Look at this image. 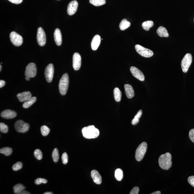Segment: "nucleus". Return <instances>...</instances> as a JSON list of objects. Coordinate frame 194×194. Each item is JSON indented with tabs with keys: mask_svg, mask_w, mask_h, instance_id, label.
<instances>
[{
	"mask_svg": "<svg viewBox=\"0 0 194 194\" xmlns=\"http://www.w3.org/2000/svg\"><path fill=\"white\" fill-rule=\"evenodd\" d=\"M115 177L118 181H120L123 177V173L121 169H117L115 172Z\"/></svg>",
	"mask_w": 194,
	"mask_h": 194,
	"instance_id": "28",
	"label": "nucleus"
},
{
	"mask_svg": "<svg viewBox=\"0 0 194 194\" xmlns=\"http://www.w3.org/2000/svg\"><path fill=\"white\" fill-rule=\"evenodd\" d=\"M25 79H26V80L27 81H29V80H30V78L28 77H26V78H25Z\"/></svg>",
	"mask_w": 194,
	"mask_h": 194,
	"instance_id": "46",
	"label": "nucleus"
},
{
	"mask_svg": "<svg viewBox=\"0 0 194 194\" xmlns=\"http://www.w3.org/2000/svg\"><path fill=\"white\" fill-rule=\"evenodd\" d=\"M131 26L130 22L127 21L126 19L122 20L119 24L120 29L121 30H124Z\"/></svg>",
	"mask_w": 194,
	"mask_h": 194,
	"instance_id": "24",
	"label": "nucleus"
},
{
	"mask_svg": "<svg viewBox=\"0 0 194 194\" xmlns=\"http://www.w3.org/2000/svg\"><path fill=\"white\" fill-rule=\"evenodd\" d=\"M154 25V22L152 21H147L143 22L142 23V26L145 30L149 31L150 28L153 26Z\"/></svg>",
	"mask_w": 194,
	"mask_h": 194,
	"instance_id": "26",
	"label": "nucleus"
},
{
	"mask_svg": "<svg viewBox=\"0 0 194 194\" xmlns=\"http://www.w3.org/2000/svg\"><path fill=\"white\" fill-rule=\"evenodd\" d=\"M81 65V58L80 55L77 53H74L73 57V66L75 71L80 69Z\"/></svg>",
	"mask_w": 194,
	"mask_h": 194,
	"instance_id": "13",
	"label": "nucleus"
},
{
	"mask_svg": "<svg viewBox=\"0 0 194 194\" xmlns=\"http://www.w3.org/2000/svg\"><path fill=\"white\" fill-rule=\"evenodd\" d=\"M82 132L84 137L87 139L95 138L100 134V132L94 125H90L82 129Z\"/></svg>",
	"mask_w": 194,
	"mask_h": 194,
	"instance_id": "2",
	"label": "nucleus"
},
{
	"mask_svg": "<svg viewBox=\"0 0 194 194\" xmlns=\"http://www.w3.org/2000/svg\"><path fill=\"white\" fill-rule=\"evenodd\" d=\"M34 155L35 157L38 160H41L43 158L42 152L39 149H36L34 152Z\"/></svg>",
	"mask_w": 194,
	"mask_h": 194,
	"instance_id": "33",
	"label": "nucleus"
},
{
	"mask_svg": "<svg viewBox=\"0 0 194 194\" xmlns=\"http://www.w3.org/2000/svg\"><path fill=\"white\" fill-rule=\"evenodd\" d=\"M189 136L191 140L194 143V128L189 131Z\"/></svg>",
	"mask_w": 194,
	"mask_h": 194,
	"instance_id": "38",
	"label": "nucleus"
},
{
	"mask_svg": "<svg viewBox=\"0 0 194 194\" xmlns=\"http://www.w3.org/2000/svg\"><path fill=\"white\" fill-rule=\"evenodd\" d=\"M13 189L14 193L20 194L24 190L25 187L21 184H18L14 186Z\"/></svg>",
	"mask_w": 194,
	"mask_h": 194,
	"instance_id": "25",
	"label": "nucleus"
},
{
	"mask_svg": "<svg viewBox=\"0 0 194 194\" xmlns=\"http://www.w3.org/2000/svg\"><path fill=\"white\" fill-rule=\"evenodd\" d=\"M91 176L95 183L100 184L102 183V178L97 170H94L91 172Z\"/></svg>",
	"mask_w": 194,
	"mask_h": 194,
	"instance_id": "18",
	"label": "nucleus"
},
{
	"mask_svg": "<svg viewBox=\"0 0 194 194\" xmlns=\"http://www.w3.org/2000/svg\"><path fill=\"white\" fill-rule=\"evenodd\" d=\"M69 77L67 73L62 75L59 83V88L62 95H64L67 92L69 85Z\"/></svg>",
	"mask_w": 194,
	"mask_h": 194,
	"instance_id": "3",
	"label": "nucleus"
},
{
	"mask_svg": "<svg viewBox=\"0 0 194 194\" xmlns=\"http://www.w3.org/2000/svg\"><path fill=\"white\" fill-rule=\"evenodd\" d=\"M23 168V164L21 162L16 163L13 166L12 169L14 171H16L19 170Z\"/></svg>",
	"mask_w": 194,
	"mask_h": 194,
	"instance_id": "35",
	"label": "nucleus"
},
{
	"mask_svg": "<svg viewBox=\"0 0 194 194\" xmlns=\"http://www.w3.org/2000/svg\"><path fill=\"white\" fill-rule=\"evenodd\" d=\"M8 1L12 3L18 4L21 3L23 2V0H8Z\"/></svg>",
	"mask_w": 194,
	"mask_h": 194,
	"instance_id": "41",
	"label": "nucleus"
},
{
	"mask_svg": "<svg viewBox=\"0 0 194 194\" xmlns=\"http://www.w3.org/2000/svg\"><path fill=\"white\" fill-rule=\"evenodd\" d=\"M14 128L17 132L24 133L28 131L29 126L27 123L22 120H19L16 121L15 123Z\"/></svg>",
	"mask_w": 194,
	"mask_h": 194,
	"instance_id": "7",
	"label": "nucleus"
},
{
	"mask_svg": "<svg viewBox=\"0 0 194 194\" xmlns=\"http://www.w3.org/2000/svg\"><path fill=\"white\" fill-rule=\"evenodd\" d=\"M136 51L143 57L149 58L153 56V52L149 49L145 48L142 46L137 44L135 47Z\"/></svg>",
	"mask_w": 194,
	"mask_h": 194,
	"instance_id": "6",
	"label": "nucleus"
},
{
	"mask_svg": "<svg viewBox=\"0 0 194 194\" xmlns=\"http://www.w3.org/2000/svg\"><path fill=\"white\" fill-rule=\"evenodd\" d=\"M188 181L190 185L194 187V176H190L188 179Z\"/></svg>",
	"mask_w": 194,
	"mask_h": 194,
	"instance_id": "39",
	"label": "nucleus"
},
{
	"mask_svg": "<svg viewBox=\"0 0 194 194\" xmlns=\"http://www.w3.org/2000/svg\"><path fill=\"white\" fill-rule=\"evenodd\" d=\"M121 95L122 94L119 88L117 87L115 88L114 90V96L115 100L117 102H119L121 101Z\"/></svg>",
	"mask_w": 194,
	"mask_h": 194,
	"instance_id": "23",
	"label": "nucleus"
},
{
	"mask_svg": "<svg viewBox=\"0 0 194 194\" xmlns=\"http://www.w3.org/2000/svg\"><path fill=\"white\" fill-rule=\"evenodd\" d=\"M54 38L56 45L58 46H60L62 43V36L61 32L58 28L56 29L55 30Z\"/></svg>",
	"mask_w": 194,
	"mask_h": 194,
	"instance_id": "20",
	"label": "nucleus"
},
{
	"mask_svg": "<svg viewBox=\"0 0 194 194\" xmlns=\"http://www.w3.org/2000/svg\"><path fill=\"white\" fill-rule=\"evenodd\" d=\"M44 194H53V193L51 192H46L44 193Z\"/></svg>",
	"mask_w": 194,
	"mask_h": 194,
	"instance_id": "45",
	"label": "nucleus"
},
{
	"mask_svg": "<svg viewBox=\"0 0 194 194\" xmlns=\"http://www.w3.org/2000/svg\"><path fill=\"white\" fill-rule=\"evenodd\" d=\"M12 152V149L11 148L5 147L0 149V153L6 156H8L11 155Z\"/></svg>",
	"mask_w": 194,
	"mask_h": 194,
	"instance_id": "29",
	"label": "nucleus"
},
{
	"mask_svg": "<svg viewBox=\"0 0 194 194\" xmlns=\"http://www.w3.org/2000/svg\"><path fill=\"white\" fill-rule=\"evenodd\" d=\"M20 101L25 102L32 97L31 93L29 91H25L23 93H19L17 95Z\"/></svg>",
	"mask_w": 194,
	"mask_h": 194,
	"instance_id": "16",
	"label": "nucleus"
},
{
	"mask_svg": "<svg viewBox=\"0 0 194 194\" xmlns=\"http://www.w3.org/2000/svg\"><path fill=\"white\" fill-rule=\"evenodd\" d=\"M147 145L146 142H143L136 149L135 158L136 160L140 161L143 159L146 152Z\"/></svg>",
	"mask_w": 194,
	"mask_h": 194,
	"instance_id": "4",
	"label": "nucleus"
},
{
	"mask_svg": "<svg viewBox=\"0 0 194 194\" xmlns=\"http://www.w3.org/2000/svg\"><path fill=\"white\" fill-rule=\"evenodd\" d=\"M58 1H59V0H58Z\"/></svg>",
	"mask_w": 194,
	"mask_h": 194,
	"instance_id": "48",
	"label": "nucleus"
},
{
	"mask_svg": "<svg viewBox=\"0 0 194 194\" xmlns=\"http://www.w3.org/2000/svg\"><path fill=\"white\" fill-rule=\"evenodd\" d=\"M52 158L54 162H57L58 161L59 159V154L58 149H55L53 150L52 153Z\"/></svg>",
	"mask_w": 194,
	"mask_h": 194,
	"instance_id": "32",
	"label": "nucleus"
},
{
	"mask_svg": "<svg viewBox=\"0 0 194 194\" xmlns=\"http://www.w3.org/2000/svg\"><path fill=\"white\" fill-rule=\"evenodd\" d=\"M1 65H0V71H1Z\"/></svg>",
	"mask_w": 194,
	"mask_h": 194,
	"instance_id": "47",
	"label": "nucleus"
},
{
	"mask_svg": "<svg viewBox=\"0 0 194 194\" xmlns=\"http://www.w3.org/2000/svg\"><path fill=\"white\" fill-rule=\"evenodd\" d=\"M90 3L95 6H100L106 3V0H90Z\"/></svg>",
	"mask_w": 194,
	"mask_h": 194,
	"instance_id": "30",
	"label": "nucleus"
},
{
	"mask_svg": "<svg viewBox=\"0 0 194 194\" xmlns=\"http://www.w3.org/2000/svg\"><path fill=\"white\" fill-rule=\"evenodd\" d=\"M50 132V129L46 125H43L41 128V132L43 136H46L48 135Z\"/></svg>",
	"mask_w": 194,
	"mask_h": 194,
	"instance_id": "31",
	"label": "nucleus"
},
{
	"mask_svg": "<svg viewBox=\"0 0 194 194\" xmlns=\"http://www.w3.org/2000/svg\"><path fill=\"white\" fill-rule=\"evenodd\" d=\"M192 60V55L190 53H187L184 57L181 62V67L183 72L186 73L187 72L191 64Z\"/></svg>",
	"mask_w": 194,
	"mask_h": 194,
	"instance_id": "5",
	"label": "nucleus"
},
{
	"mask_svg": "<svg viewBox=\"0 0 194 194\" xmlns=\"http://www.w3.org/2000/svg\"><path fill=\"white\" fill-rule=\"evenodd\" d=\"M62 162L64 164H66L68 162V156L66 152H64L62 155Z\"/></svg>",
	"mask_w": 194,
	"mask_h": 194,
	"instance_id": "37",
	"label": "nucleus"
},
{
	"mask_svg": "<svg viewBox=\"0 0 194 194\" xmlns=\"http://www.w3.org/2000/svg\"><path fill=\"white\" fill-rule=\"evenodd\" d=\"M54 73V66L52 64H50L46 68L45 75L47 82H51L52 81Z\"/></svg>",
	"mask_w": 194,
	"mask_h": 194,
	"instance_id": "11",
	"label": "nucleus"
},
{
	"mask_svg": "<svg viewBox=\"0 0 194 194\" xmlns=\"http://www.w3.org/2000/svg\"><path fill=\"white\" fill-rule=\"evenodd\" d=\"M10 38L13 45L16 47L20 46L23 44V37L15 32H13L10 33Z\"/></svg>",
	"mask_w": 194,
	"mask_h": 194,
	"instance_id": "8",
	"label": "nucleus"
},
{
	"mask_svg": "<svg viewBox=\"0 0 194 194\" xmlns=\"http://www.w3.org/2000/svg\"><path fill=\"white\" fill-rule=\"evenodd\" d=\"M17 114L14 111L10 110H6L1 113V117L6 119H11L15 117Z\"/></svg>",
	"mask_w": 194,
	"mask_h": 194,
	"instance_id": "15",
	"label": "nucleus"
},
{
	"mask_svg": "<svg viewBox=\"0 0 194 194\" xmlns=\"http://www.w3.org/2000/svg\"><path fill=\"white\" fill-rule=\"evenodd\" d=\"M142 114H143V111L141 110H140L132 121V124L133 125H136L139 122L140 119L142 116Z\"/></svg>",
	"mask_w": 194,
	"mask_h": 194,
	"instance_id": "27",
	"label": "nucleus"
},
{
	"mask_svg": "<svg viewBox=\"0 0 194 194\" xmlns=\"http://www.w3.org/2000/svg\"><path fill=\"white\" fill-rule=\"evenodd\" d=\"M172 156L169 152L160 155L158 158V163L160 167L162 169L168 170L172 166Z\"/></svg>",
	"mask_w": 194,
	"mask_h": 194,
	"instance_id": "1",
	"label": "nucleus"
},
{
	"mask_svg": "<svg viewBox=\"0 0 194 194\" xmlns=\"http://www.w3.org/2000/svg\"><path fill=\"white\" fill-rule=\"evenodd\" d=\"M48 181L45 179L38 178L36 179L35 180V184L39 185L42 183L46 184L47 183Z\"/></svg>",
	"mask_w": 194,
	"mask_h": 194,
	"instance_id": "36",
	"label": "nucleus"
},
{
	"mask_svg": "<svg viewBox=\"0 0 194 194\" xmlns=\"http://www.w3.org/2000/svg\"><path fill=\"white\" fill-rule=\"evenodd\" d=\"M101 37L98 35H97L93 38L91 43L92 49L93 50H96L98 48L101 43Z\"/></svg>",
	"mask_w": 194,
	"mask_h": 194,
	"instance_id": "17",
	"label": "nucleus"
},
{
	"mask_svg": "<svg viewBox=\"0 0 194 194\" xmlns=\"http://www.w3.org/2000/svg\"><path fill=\"white\" fill-rule=\"evenodd\" d=\"M78 3L76 1H73L69 3L67 7V13L70 16L75 14L77 11Z\"/></svg>",
	"mask_w": 194,
	"mask_h": 194,
	"instance_id": "14",
	"label": "nucleus"
},
{
	"mask_svg": "<svg viewBox=\"0 0 194 194\" xmlns=\"http://www.w3.org/2000/svg\"><path fill=\"white\" fill-rule=\"evenodd\" d=\"M0 131L1 132L5 134L8 132V127L4 123H0Z\"/></svg>",
	"mask_w": 194,
	"mask_h": 194,
	"instance_id": "34",
	"label": "nucleus"
},
{
	"mask_svg": "<svg viewBox=\"0 0 194 194\" xmlns=\"http://www.w3.org/2000/svg\"><path fill=\"white\" fill-rule=\"evenodd\" d=\"M157 33L161 37H168L169 36L168 31L164 27L161 26L158 27L157 30Z\"/></svg>",
	"mask_w": 194,
	"mask_h": 194,
	"instance_id": "21",
	"label": "nucleus"
},
{
	"mask_svg": "<svg viewBox=\"0 0 194 194\" xmlns=\"http://www.w3.org/2000/svg\"><path fill=\"white\" fill-rule=\"evenodd\" d=\"M36 67L35 64L33 63H29L27 66L25 72V76L29 78H34L36 74Z\"/></svg>",
	"mask_w": 194,
	"mask_h": 194,
	"instance_id": "10",
	"label": "nucleus"
},
{
	"mask_svg": "<svg viewBox=\"0 0 194 194\" xmlns=\"http://www.w3.org/2000/svg\"><path fill=\"white\" fill-rule=\"evenodd\" d=\"M139 191V188L137 186L134 187L132 189L131 192H130V194H138V193Z\"/></svg>",
	"mask_w": 194,
	"mask_h": 194,
	"instance_id": "40",
	"label": "nucleus"
},
{
	"mask_svg": "<svg viewBox=\"0 0 194 194\" xmlns=\"http://www.w3.org/2000/svg\"><path fill=\"white\" fill-rule=\"evenodd\" d=\"M5 85V81L2 80H1V81H0V87L1 88V87H2L3 86H4V85Z\"/></svg>",
	"mask_w": 194,
	"mask_h": 194,
	"instance_id": "42",
	"label": "nucleus"
},
{
	"mask_svg": "<svg viewBox=\"0 0 194 194\" xmlns=\"http://www.w3.org/2000/svg\"><path fill=\"white\" fill-rule=\"evenodd\" d=\"M36 101V98L35 97H32L29 100L24 102L23 104V107L24 108H28L33 105Z\"/></svg>",
	"mask_w": 194,
	"mask_h": 194,
	"instance_id": "22",
	"label": "nucleus"
},
{
	"mask_svg": "<svg viewBox=\"0 0 194 194\" xmlns=\"http://www.w3.org/2000/svg\"><path fill=\"white\" fill-rule=\"evenodd\" d=\"M130 71L133 76L139 80L143 81L145 78L144 74L137 68L132 66L130 68Z\"/></svg>",
	"mask_w": 194,
	"mask_h": 194,
	"instance_id": "12",
	"label": "nucleus"
},
{
	"mask_svg": "<svg viewBox=\"0 0 194 194\" xmlns=\"http://www.w3.org/2000/svg\"><path fill=\"white\" fill-rule=\"evenodd\" d=\"M37 40L38 45L43 47L45 45L46 42V36L45 32L41 27L38 28L37 34Z\"/></svg>",
	"mask_w": 194,
	"mask_h": 194,
	"instance_id": "9",
	"label": "nucleus"
},
{
	"mask_svg": "<svg viewBox=\"0 0 194 194\" xmlns=\"http://www.w3.org/2000/svg\"><path fill=\"white\" fill-rule=\"evenodd\" d=\"M161 193L159 191H157L154 192L153 193H151V194H160Z\"/></svg>",
	"mask_w": 194,
	"mask_h": 194,
	"instance_id": "44",
	"label": "nucleus"
},
{
	"mask_svg": "<svg viewBox=\"0 0 194 194\" xmlns=\"http://www.w3.org/2000/svg\"><path fill=\"white\" fill-rule=\"evenodd\" d=\"M124 86L127 97L129 99L132 98L134 96V90L132 86L129 84H125Z\"/></svg>",
	"mask_w": 194,
	"mask_h": 194,
	"instance_id": "19",
	"label": "nucleus"
},
{
	"mask_svg": "<svg viewBox=\"0 0 194 194\" xmlns=\"http://www.w3.org/2000/svg\"><path fill=\"white\" fill-rule=\"evenodd\" d=\"M30 193L29 192H27L24 190L20 194H29Z\"/></svg>",
	"mask_w": 194,
	"mask_h": 194,
	"instance_id": "43",
	"label": "nucleus"
}]
</instances>
